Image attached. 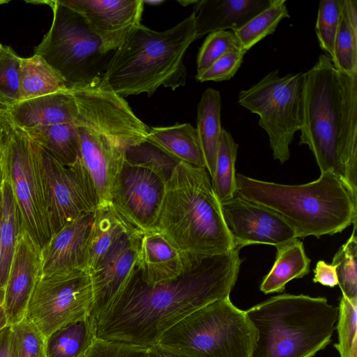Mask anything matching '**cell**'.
Wrapping results in <instances>:
<instances>
[{
    "mask_svg": "<svg viewBox=\"0 0 357 357\" xmlns=\"http://www.w3.org/2000/svg\"><path fill=\"white\" fill-rule=\"evenodd\" d=\"M7 107L8 105L1 98H0V119L6 112Z\"/></svg>",
    "mask_w": 357,
    "mask_h": 357,
    "instance_id": "cell-49",
    "label": "cell"
},
{
    "mask_svg": "<svg viewBox=\"0 0 357 357\" xmlns=\"http://www.w3.org/2000/svg\"><path fill=\"white\" fill-rule=\"evenodd\" d=\"M10 122L23 129L55 124L75 123L77 114L75 100L69 90L8 105Z\"/></svg>",
    "mask_w": 357,
    "mask_h": 357,
    "instance_id": "cell-21",
    "label": "cell"
},
{
    "mask_svg": "<svg viewBox=\"0 0 357 357\" xmlns=\"http://www.w3.org/2000/svg\"><path fill=\"white\" fill-rule=\"evenodd\" d=\"M255 340L245 311L229 296L185 317L161 336L158 344L192 357H251Z\"/></svg>",
    "mask_w": 357,
    "mask_h": 357,
    "instance_id": "cell-7",
    "label": "cell"
},
{
    "mask_svg": "<svg viewBox=\"0 0 357 357\" xmlns=\"http://www.w3.org/2000/svg\"><path fill=\"white\" fill-rule=\"evenodd\" d=\"M84 357H149V349L96 338Z\"/></svg>",
    "mask_w": 357,
    "mask_h": 357,
    "instance_id": "cell-41",
    "label": "cell"
},
{
    "mask_svg": "<svg viewBox=\"0 0 357 357\" xmlns=\"http://www.w3.org/2000/svg\"><path fill=\"white\" fill-rule=\"evenodd\" d=\"M149 357H192L158 344L149 349Z\"/></svg>",
    "mask_w": 357,
    "mask_h": 357,
    "instance_id": "cell-44",
    "label": "cell"
},
{
    "mask_svg": "<svg viewBox=\"0 0 357 357\" xmlns=\"http://www.w3.org/2000/svg\"><path fill=\"white\" fill-rule=\"evenodd\" d=\"M46 338L26 318L10 326L13 357H46Z\"/></svg>",
    "mask_w": 357,
    "mask_h": 357,
    "instance_id": "cell-36",
    "label": "cell"
},
{
    "mask_svg": "<svg viewBox=\"0 0 357 357\" xmlns=\"http://www.w3.org/2000/svg\"><path fill=\"white\" fill-rule=\"evenodd\" d=\"M1 194L0 301L3 303L8 275L20 233L23 229L20 214L10 184L4 180Z\"/></svg>",
    "mask_w": 357,
    "mask_h": 357,
    "instance_id": "cell-28",
    "label": "cell"
},
{
    "mask_svg": "<svg viewBox=\"0 0 357 357\" xmlns=\"http://www.w3.org/2000/svg\"><path fill=\"white\" fill-rule=\"evenodd\" d=\"M24 130L33 141L65 165H73L80 156L79 135L75 123L38 126Z\"/></svg>",
    "mask_w": 357,
    "mask_h": 357,
    "instance_id": "cell-29",
    "label": "cell"
},
{
    "mask_svg": "<svg viewBox=\"0 0 357 357\" xmlns=\"http://www.w3.org/2000/svg\"><path fill=\"white\" fill-rule=\"evenodd\" d=\"M92 303V284L86 270L41 275L25 318L46 338L56 330L89 315Z\"/></svg>",
    "mask_w": 357,
    "mask_h": 357,
    "instance_id": "cell-11",
    "label": "cell"
},
{
    "mask_svg": "<svg viewBox=\"0 0 357 357\" xmlns=\"http://www.w3.org/2000/svg\"><path fill=\"white\" fill-rule=\"evenodd\" d=\"M245 312L256 333L251 357H312L330 342L338 309L324 297L284 294Z\"/></svg>",
    "mask_w": 357,
    "mask_h": 357,
    "instance_id": "cell-6",
    "label": "cell"
},
{
    "mask_svg": "<svg viewBox=\"0 0 357 357\" xmlns=\"http://www.w3.org/2000/svg\"><path fill=\"white\" fill-rule=\"evenodd\" d=\"M155 228L188 257L214 255L236 248L207 170L183 161L166 183Z\"/></svg>",
    "mask_w": 357,
    "mask_h": 357,
    "instance_id": "cell-4",
    "label": "cell"
},
{
    "mask_svg": "<svg viewBox=\"0 0 357 357\" xmlns=\"http://www.w3.org/2000/svg\"><path fill=\"white\" fill-rule=\"evenodd\" d=\"M125 161L131 165L153 171L166 183L181 162L149 138L128 147L126 151Z\"/></svg>",
    "mask_w": 357,
    "mask_h": 357,
    "instance_id": "cell-32",
    "label": "cell"
},
{
    "mask_svg": "<svg viewBox=\"0 0 357 357\" xmlns=\"http://www.w3.org/2000/svg\"><path fill=\"white\" fill-rule=\"evenodd\" d=\"M8 326L6 314L3 307V303L0 301V331Z\"/></svg>",
    "mask_w": 357,
    "mask_h": 357,
    "instance_id": "cell-46",
    "label": "cell"
},
{
    "mask_svg": "<svg viewBox=\"0 0 357 357\" xmlns=\"http://www.w3.org/2000/svg\"><path fill=\"white\" fill-rule=\"evenodd\" d=\"M3 47V46L1 44H0V53H1V50H2Z\"/></svg>",
    "mask_w": 357,
    "mask_h": 357,
    "instance_id": "cell-53",
    "label": "cell"
},
{
    "mask_svg": "<svg viewBox=\"0 0 357 357\" xmlns=\"http://www.w3.org/2000/svg\"><path fill=\"white\" fill-rule=\"evenodd\" d=\"M238 144L227 130L222 128L217 153L211 185L215 195L221 203L237 193L236 160Z\"/></svg>",
    "mask_w": 357,
    "mask_h": 357,
    "instance_id": "cell-30",
    "label": "cell"
},
{
    "mask_svg": "<svg viewBox=\"0 0 357 357\" xmlns=\"http://www.w3.org/2000/svg\"><path fill=\"white\" fill-rule=\"evenodd\" d=\"M195 40L193 13L164 31L140 24L115 50L102 81L124 98L140 93L150 97L160 86L174 91L186 83L183 56Z\"/></svg>",
    "mask_w": 357,
    "mask_h": 357,
    "instance_id": "cell-3",
    "label": "cell"
},
{
    "mask_svg": "<svg viewBox=\"0 0 357 357\" xmlns=\"http://www.w3.org/2000/svg\"><path fill=\"white\" fill-rule=\"evenodd\" d=\"M284 18H290L285 0H273L266 9L258 13L239 30L234 31L241 50L247 52L255 45L273 34Z\"/></svg>",
    "mask_w": 357,
    "mask_h": 357,
    "instance_id": "cell-31",
    "label": "cell"
},
{
    "mask_svg": "<svg viewBox=\"0 0 357 357\" xmlns=\"http://www.w3.org/2000/svg\"><path fill=\"white\" fill-rule=\"evenodd\" d=\"M20 58L8 46L0 53V98L8 105L18 101Z\"/></svg>",
    "mask_w": 357,
    "mask_h": 357,
    "instance_id": "cell-39",
    "label": "cell"
},
{
    "mask_svg": "<svg viewBox=\"0 0 357 357\" xmlns=\"http://www.w3.org/2000/svg\"><path fill=\"white\" fill-rule=\"evenodd\" d=\"M144 4L147 3L150 6H158L165 2L164 0H143Z\"/></svg>",
    "mask_w": 357,
    "mask_h": 357,
    "instance_id": "cell-48",
    "label": "cell"
},
{
    "mask_svg": "<svg viewBox=\"0 0 357 357\" xmlns=\"http://www.w3.org/2000/svg\"><path fill=\"white\" fill-rule=\"evenodd\" d=\"M237 194L278 213L296 238L333 235L356 222L357 198L330 172L302 185L263 181L236 175Z\"/></svg>",
    "mask_w": 357,
    "mask_h": 357,
    "instance_id": "cell-5",
    "label": "cell"
},
{
    "mask_svg": "<svg viewBox=\"0 0 357 357\" xmlns=\"http://www.w3.org/2000/svg\"><path fill=\"white\" fill-rule=\"evenodd\" d=\"M273 0H201L195 4L196 40L219 31H236Z\"/></svg>",
    "mask_w": 357,
    "mask_h": 357,
    "instance_id": "cell-20",
    "label": "cell"
},
{
    "mask_svg": "<svg viewBox=\"0 0 357 357\" xmlns=\"http://www.w3.org/2000/svg\"><path fill=\"white\" fill-rule=\"evenodd\" d=\"M337 309L338 342L334 347L340 357H357V298L342 295Z\"/></svg>",
    "mask_w": 357,
    "mask_h": 357,
    "instance_id": "cell-35",
    "label": "cell"
},
{
    "mask_svg": "<svg viewBox=\"0 0 357 357\" xmlns=\"http://www.w3.org/2000/svg\"><path fill=\"white\" fill-rule=\"evenodd\" d=\"M342 10L351 26L357 31V1L356 0H343Z\"/></svg>",
    "mask_w": 357,
    "mask_h": 357,
    "instance_id": "cell-43",
    "label": "cell"
},
{
    "mask_svg": "<svg viewBox=\"0 0 357 357\" xmlns=\"http://www.w3.org/2000/svg\"><path fill=\"white\" fill-rule=\"evenodd\" d=\"M300 132L321 173L335 175L357 198V75L337 70L326 53L305 73Z\"/></svg>",
    "mask_w": 357,
    "mask_h": 357,
    "instance_id": "cell-2",
    "label": "cell"
},
{
    "mask_svg": "<svg viewBox=\"0 0 357 357\" xmlns=\"http://www.w3.org/2000/svg\"><path fill=\"white\" fill-rule=\"evenodd\" d=\"M220 206L236 248L253 244L277 246L297 238L294 229L278 213L237 193L221 202Z\"/></svg>",
    "mask_w": 357,
    "mask_h": 357,
    "instance_id": "cell-14",
    "label": "cell"
},
{
    "mask_svg": "<svg viewBox=\"0 0 357 357\" xmlns=\"http://www.w3.org/2000/svg\"><path fill=\"white\" fill-rule=\"evenodd\" d=\"M240 248L198 259L178 277L146 284L137 268L111 308L96 324L97 339L151 348L196 310L229 296L240 271Z\"/></svg>",
    "mask_w": 357,
    "mask_h": 357,
    "instance_id": "cell-1",
    "label": "cell"
},
{
    "mask_svg": "<svg viewBox=\"0 0 357 357\" xmlns=\"http://www.w3.org/2000/svg\"><path fill=\"white\" fill-rule=\"evenodd\" d=\"M143 231L131 228L107 252L89 274L93 303L89 313L96 324L122 294L137 268V253Z\"/></svg>",
    "mask_w": 357,
    "mask_h": 357,
    "instance_id": "cell-15",
    "label": "cell"
},
{
    "mask_svg": "<svg viewBox=\"0 0 357 357\" xmlns=\"http://www.w3.org/2000/svg\"><path fill=\"white\" fill-rule=\"evenodd\" d=\"M96 339V324L87 315L46 337V357H84Z\"/></svg>",
    "mask_w": 357,
    "mask_h": 357,
    "instance_id": "cell-27",
    "label": "cell"
},
{
    "mask_svg": "<svg viewBox=\"0 0 357 357\" xmlns=\"http://www.w3.org/2000/svg\"><path fill=\"white\" fill-rule=\"evenodd\" d=\"M68 90L60 76L42 57L33 54L20 58L18 101Z\"/></svg>",
    "mask_w": 357,
    "mask_h": 357,
    "instance_id": "cell-26",
    "label": "cell"
},
{
    "mask_svg": "<svg viewBox=\"0 0 357 357\" xmlns=\"http://www.w3.org/2000/svg\"><path fill=\"white\" fill-rule=\"evenodd\" d=\"M1 194L0 192V259L1 256Z\"/></svg>",
    "mask_w": 357,
    "mask_h": 357,
    "instance_id": "cell-52",
    "label": "cell"
},
{
    "mask_svg": "<svg viewBox=\"0 0 357 357\" xmlns=\"http://www.w3.org/2000/svg\"><path fill=\"white\" fill-rule=\"evenodd\" d=\"M41 275V250L23 229L17 238L4 292L3 307L8 326L25 317L30 298Z\"/></svg>",
    "mask_w": 357,
    "mask_h": 357,
    "instance_id": "cell-17",
    "label": "cell"
},
{
    "mask_svg": "<svg viewBox=\"0 0 357 357\" xmlns=\"http://www.w3.org/2000/svg\"><path fill=\"white\" fill-rule=\"evenodd\" d=\"M75 10L99 37L107 52L113 54L128 33L140 24L143 0H59Z\"/></svg>",
    "mask_w": 357,
    "mask_h": 357,
    "instance_id": "cell-16",
    "label": "cell"
},
{
    "mask_svg": "<svg viewBox=\"0 0 357 357\" xmlns=\"http://www.w3.org/2000/svg\"><path fill=\"white\" fill-rule=\"evenodd\" d=\"M276 248L274 264L260 284L265 294L282 292L289 282L305 276L310 271V259L299 239H291Z\"/></svg>",
    "mask_w": 357,
    "mask_h": 357,
    "instance_id": "cell-23",
    "label": "cell"
},
{
    "mask_svg": "<svg viewBox=\"0 0 357 357\" xmlns=\"http://www.w3.org/2000/svg\"><path fill=\"white\" fill-rule=\"evenodd\" d=\"M148 138L181 161L206 168L205 159L196 128L190 123L151 127Z\"/></svg>",
    "mask_w": 357,
    "mask_h": 357,
    "instance_id": "cell-25",
    "label": "cell"
},
{
    "mask_svg": "<svg viewBox=\"0 0 357 357\" xmlns=\"http://www.w3.org/2000/svg\"><path fill=\"white\" fill-rule=\"evenodd\" d=\"M38 148L53 235L82 214L95 212L99 200L80 158L73 165H65L39 144Z\"/></svg>",
    "mask_w": 357,
    "mask_h": 357,
    "instance_id": "cell-12",
    "label": "cell"
},
{
    "mask_svg": "<svg viewBox=\"0 0 357 357\" xmlns=\"http://www.w3.org/2000/svg\"><path fill=\"white\" fill-rule=\"evenodd\" d=\"M131 228L111 203L99 204L88 238L85 270L89 273L95 270L117 240Z\"/></svg>",
    "mask_w": 357,
    "mask_h": 357,
    "instance_id": "cell-22",
    "label": "cell"
},
{
    "mask_svg": "<svg viewBox=\"0 0 357 357\" xmlns=\"http://www.w3.org/2000/svg\"><path fill=\"white\" fill-rule=\"evenodd\" d=\"M353 226L351 236L335 254L332 261V264L336 267L342 295L349 298H357L356 222Z\"/></svg>",
    "mask_w": 357,
    "mask_h": 357,
    "instance_id": "cell-33",
    "label": "cell"
},
{
    "mask_svg": "<svg viewBox=\"0 0 357 357\" xmlns=\"http://www.w3.org/2000/svg\"><path fill=\"white\" fill-rule=\"evenodd\" d=\"M4 180H5L4 174H3L2 167H1V166L0 165V192L1 191Z\"/></svg>",
    "mask_w": 357,
    "mask_h": 357,
    "instance_id": "cell-51",
    "label": "cell"
},
{
    "mask_svg": "<svg viewBox=\"0 0 357 357\" xmlns=\"http://www.w3.org/2000/svg\"><path fill=\"white\" fill-rule=\"evenodd\" d=\"M206 162V169L211 178L215 171L221 126V96L213 88L206 89L197 105L195 128Z\"/></svg>",
    "mask_w": 357,
    "mask_h": 357,
    "instance_id": "cell-24",
    "label": "cell"
},
{
    "mask_svg": "<svg viewBox=\"0 0 357 357\" xmlns=\"http://www.w3.org/2000/svg\"><path fill=\"white\" fill-rule=\"evenodd\" d=\"M343 0H322L319 1L315 31L320 47L330 57L337 32Z\"/></svg>",
    "mask_w": 357,
    "mask_h": 357,
    "instance_id": "cell-37",
    "label": "cell"
},
{
    "mask_svg": "<svg viewBox=\"0 0 357 357\" xmlns=\"http://www.w3.org/2000/svg\"><path fill=\"white\" fill-rule=\"evenodd\" d=\"M304 87L305 73L281 76L275 70L238 94V104L259 116L273 157L281 163L289 160V146L301 128Z\"/></svg>",
    "mask_w": 357,
    "mask_h": 357,
    "instance_id": "cell-10",
    "label": "cell"
},
{
    "mask_svg": "<svg viewBox=\"0 0 357 357\" xmlns=\"http://www.w3.org/2000/svg\"><path fill=\"white\" fill-rule=\"evenodd\" d=\"M199 1V0H198ZM197 0H187V1H178V2L183 6H189L190 4H196Z\"/></svg>",
    "mask_w": 357,
    "mask_h": 357,
    "instance_id": "cell-50",
    "label": "cell"
},
{
    "mask_svg": "<svg viewBox=\"0 0 357 357\" xmlns=\"http://www.w3.org/2000/svg\"><path fill=\"white\" fill-rule=\"evenodd\" d=\"M245 53L241 49L227 52L205 71L197 74L196 79L203 82H221L231 79L240 68Z\"/></svg>",
    "mask_w": 357,
    "mask_h": 357,
    "instance_id": "cell-40",
    "label": "cell"
},
{
    "mask_svg": "<svg viewBox=\"0 0 357 357\" xmlns=\"http://www.w3.org/2000/svg\"><path fill=\"white\" fill-rule=\"evenodd\" d=\"M166 181L153 171L124 162L114 183L111 204L130 226L141 231L155 228Z\"/></svg>",
    "mask_w": 357,
    "mask_h": 357,
    "instance_id": "cell-13",
    "label": "cell"
},
{
    "mask_svg": "<svg viewBox=\"0 0 357 357\" xmlns=\"http://www.w3.org/2000/svg\"><path fill=\"white\" fill-rule=\"evenodd\" d=\"M0 165L10 184L23 229L40 250L52 236L38 144L6 114Z\"/></svg>",
    "mask_w": 357,
    "mask_h": 357,
    "instance_id": "cell-9",
    "label": "cell"
},
{
    "mask_svg": "<svg viewBox=\"0 0 357 357\" xmlns=\"http://www.w3.org/2000/svg\"><path fill=\"white\" fill-rule=\"evenodd\" d=\"M53 10L52 26L36 47L42 57L71 90L102 80L112 56L82 15L59 0L44 1Z\"/></svg>",
    "mask_w": 357,
    "mask_h": 357,
    "instance_id": "cell-8",
    "label": "cell"
},
{
    "mask_svg": "<svg viewBox=\"0 0 357 357\" xmlns=\"http://www.w3.org/2000/svg\"><path fill=\"white\" fill-rule=\"evenodd\" d=\"M202 257L186 256L154 228L142 234L137 268L141 279L153 285L178 277Z\"/></svg>",
    "mask_w": 357,
    "mask_h": 357,
    "instance_id": "cell-18",
    "label": "cell"
},
{
    "mask_svg": "<svg viewBox=\"0 0 357 357\" xmlns=\"http://www.w3.org/2000/svg\"><path fill=\"white\" fill-rule=\"evenodd\" d=\"M240 49V41L233 31H219L208 33L197 54V74L205 71L227 52Z\"/></svg>",
    "mask_w": 357,
    "mask_h": 357,
    "instance_id": "cell-38",
    "label": "cell"
},
{
    "mask_svg": "<svg viewBox=\"0 0 357 357\" xmlns=\"http://www.w3.org/2000/svg\"><path fill=\"white\" fill-rule=\"evenodd\" d=\"M314 282H318L322 285L334 287L338 284L335 266L328 264L323 260L319 261L314 270Z\"/></svg>",
    "mask_w": 357,
    "mask_h": 357,
    "instance_id": "cell-42",
    "label": "cell"
},
{
    "mask_svg": "<svg viewBox=\"0 0 357 357\" xmlns=\"http://www.w3.org/2000/svg\"><path fill=\"white\" fill-rule=\"evenodd\" d=\"M6 119V111L3 114V115L0 119V160L1 156V149H2V142H3V137L4 132V127Z\"/></svg>",
    "mask_w": 357,
    "mask_h": 357,
    "instance_id": "cell-47",
    "label": "cell"
},
{
    "mask_svg": "<svg viewBox=\"0 0 357 357\" xmlns=\"http://www.w3.org/2000/svg\"><path fill=\"white\" fill-rule=\"evenodd\" d=\"M0 357H13L10 347V326L0 331Z\"/></svg>",
    "mask_w": 357,
    "mask_h": 357,
    "instance_id": "cell-45",
    "label": "cell"
},
{
    "mask_svg": "<svg viewBox=\"0 0 357 357\" xmlns=\"http://www.w3.org/2000/svg\"><path fill=\"white\" fill-rule=\"evenodd\" d=\"M331 59L339 71L357 75V31L350 24L342 8Z\"/></svg>",
    "mask_w": 357,
    "mask_h": 357,
    "instance_id": "cell-34",
    "label": "cell"
},
{
    "mask_svg": "<svg viewBox=\"0 0 357 357\" xmlns=\"http://www.w3.org/2000/svg\"><path fill=\"white\" fill-rule=\"evenodd\" d=\"M93 215L94 212L82 214L52 235L41 250L42 275L85 270Z\"/></svg>",
    "mask_w": 357,
    "mask_h": 357,
    "instance_id": "cell-19",
    "label": "cell"
}]
</instances>
